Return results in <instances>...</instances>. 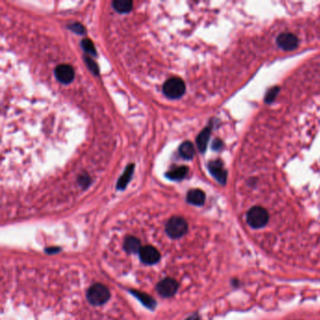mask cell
<instances>
[{
  "mask_svg": "<svg viewBox=\"0 0 320 320\" xmlns=\"http://www.w3.org/2000/svg\"><path fill=\"white\" fill-rule=\"evenodd\" d=\"M109 289L102 283H95L88 289L86 293L87 300L90 304L94 306H99L106 303L110 299Z\"/></svg>",
  "mask_w": 320,
  "mask_h": 320,
  "instance_id": "obj_1",
  "label": "cell"
},
{
  "mask_svg": "<svg viewBox=\"0 0 320 320\" xmlns=\"http://www.w3.org/2000/svg\"><path fill=\"white\" fill-rule=\"evenodd\" d=\"M188 231V223L185 221V219L174 216L168 220V222L165 225V232L170 238L172 239H179L180 237H183Z\"/></svg>",
  "mask_w": 320,
  "mask_h": 320,
  "instance_id": "obj_2",
  "label": "cell"
},
{
  "mask_svg": "<svg viewBox=\"0 0 320 320\" xmlns=\"http://www.w3.org/2000/svg\"><path fill=\"white\" fill-rule=\"evenodd\" d=\"M185 86L184 82L179 78V77H171L168 80L165 81L162 86L163 93L171 99L180 98L184 94Z\"/></svg>",
  "mask_w": 320,
  "mask_h": 320,
  "instance_id": "obj_3",
  "label": "cell"
},
{
  "mask_svg": "<svg viewBox=\"0 0 320 320\" xmlns=\"http://www.w3.org/2000/svg\"><path fill=\"white\" fill-rule=\"evenodd\" d=\"M269 221L267 210L261 207H254L247 213V222L253 228H261Z\"/></svg>",
  "mask_w": 320,
  "mask_h": 320,
  "instance_id": "obj_4",
  "label": "cell"
},
{
  "mask_svg": "<svg viewBox=\"0 0 320 320\" xmlns=\"http://www.w3.org/2000/svg\"><path fill=\"white\" fill-rule=\"evenodd\" d=\"M139 257L141 261L146 265L156 264L160 259V252L151 245L142 247L139 252Z\"/></svg>",
  "mask_w": 320,
  "mask_h": 320,
  "instance_id": "obj_5",
  "label": "cell"
},
{
  "mask_svg": "<svg viewBox=\"0 0 320 320\" xmlns=\"http://www.w3.org/2000/svg\"><path fill=\"white\" fill-rule=\"evenodd\" d=\"M179 283L172 278H165L157 284V291L161 297L170 298L177 293Z\"/></svg>",
  "mask_w": 320,
  "mask_h": 320,
  "instance_id": "obj_6",
  "label": "cell"
},
{
  "mask_svg": "<svg viewBox=\"0 0 320 320\" xmlns=\"http://www.w3.org/2000/svg\"><path fill=\"white\" fill-rule=\"evenodd\" d=\"M55 75L60 83H71L74 78V68L69 64H60L56 68Z\"/></svg>",
  "mask_w": 320,
  "mask_h": 320,
  "instance_id": "obj_7",
  "label": "cell"
},
{
  "mask_svg": "<svg viewBox=\"0 0 320 320\" xmlns=\"http://www.w3.org/2000/svg\"><path fill=\"white\" fill-rule=\"evenodd\" d=\"M277 44L285 51H292L297 48L299 40L292 33H282L277 38Z\"/></svg>",
  "mask_w": 320,
  "mask_h": 320,
  "instance_id": "obj_8",
  "label": "cell"
},
{
  "mask_svg": "<svg viewBox=\"0 0 320 320\" xmlns=\"http://www.w3.org/2000/svg\"><path fill=\"white\" fill-rule=\"evenodd\" d=\"M209 172L219 181L221 184L226 182V171L223 168L222 160H215L210 161L209 163Z\"/></svg>",
  "mask_w": 320,
  "mask_h": 320,
  "instance_id": "obj_9",
  "label": "cell"
},
{
  "mask_svg": "<svg viewBox=\"0 0 320 320\" xmlns=\"http://www.w3.org/2000/svg\"><path fill=\"white\" fill-rule=\"evenodd\" d=\"M205 193L199 189L191 190L187 194V201L195 206H202L205 203Z\"/></svg>",
  "mask_w": 320,
  "mask_h": 320,
  "instance_id": "obj_10",
  "label": "cell"
},
{
  "mask_svg": "<svg viewBox=\"0 0 320 320\" xmlns=\"http://www.w3.org/2000/svg\"><path fill=\"white\" fill-rule=\"evenodd\" d=\"M124 250L128 253V254H136L140 252L142 245L140 240L136 238V237H128L126 238L125 241H124Z\"/></svg>",
  "mask_w": 320,
  "mask_h": 320,
  "instance_id": "obj_11",
  "label": "cell"
},
{
  "mask_svg": "<svg viewBox=\"0 0 320 320\" xmlns=\"http://www.w3.org/2000/svg\"><path fill=\"white\" fill-rule=\"evenodd\" d=\"M210 132H211V128L207 127L199 134V136H197V148L201 152H205V150L207 149L209 136H210Z\"/></svg>",
  "mask_w": 320,
  "mask_h": 320,
  "instance_id": "obj_12",
  "label": "cell"
},
{
  "mask_svg": "<svg viewBox=\"0 0 320 320\" xmlns=\"http://www.w3.org/2000/svg\"><path fill=\"white\" fill-rule=\"evenodd\" d=\"M134 169H135V165L134 164H130L126 167L125 171H124L122 176L120 178L118 183H117V188L118 190H124L126 188L127 184L129 183L133 173H134Z\"/></svg>",
  "mask_w": 320,
  "mask_h": 320,
  "instance_id": "obj_13",
  "label": "cell"
},
{
  "mask_svg": "<svg viewBox=\"0 0 320 320\" xmlns=\"http://www.w3.org/2000/svg\"><path fill=\"white\" fill-rule=\"evenodd\" d=\"M180 154L181 155L182 158H184L186 160H192L195 156L194 145L189 141L183 142L180 147Z\"/></svg>",
  "mask_w": 320,
  "mask_h": 320,
  "instance_id": "obj_14",
  "label": "cell"
},
{
  "mask_svg": "<svg viewBox=\"0 0 320 320\" xmlns=\"http://www.w3.org/2000/svg\"><path fill=\"white\" fill-rule=\"evenodd\" d=\"M133 1L130 0H115L113 2L114 9L119 13H129L133 8Z\"/></svg>",
  "mask_w": 320,
  "mask_h": 320,
  "instance_id": "obj_15",
  "label": "cell"
},
{
  "mask_svg": "<svg viewBox=\"0 0 320 320\" xmlns=\"http://www.w3.org/2000/svg\"><path fill=\"white\" fill-rule=\"evenodd\" d=\"M187 173H188V168L186 166H179L168 171L166 174V177L173 180H180L185 178Z\"/></svg>",
  "mask_w": 320,
  "mask_h": 320,
  "instance_id": "obj_16",
  "label": "cell"
},
{
  "mask_svg": "<svg viewBox=\"0 0 320 320\" xmlns=\"http://www.w3.org/2000/svg\"><path fill=\"white\" fill-rule=\"evenodd\" d=\"M82 47H83L84 50H85L86 52H87V53H89V54H91V55H93V56H96V48H95L93 42H92L90 40H88V39H84V40H82Z\"/></svg>",
  "mask_w": 320,
  "mask_h": 320,
  "instance_id": "obj_17",
  "label": "cell"
},
{
  "mask_svg": "<svg viewBox=\"0 0 320 320\" xmlns=\"http://www.w3.org/2000/svg\"><path fill=\"white\" fill-rule=\"evenodd\" d=\"M278 93H279V88L278 87H273V88L270 89L269 92L266 95V99H265L266 102H271V101H273Z\"/></svg>",
  "mask_w": 320,
  "mask_h": 320,
  "instance_id": "obj_18",
  "label": "cell"
},
{
  "mask_svg": "<svg viewBox=\"0 0 320 320\" xmlns=\"http://www.w3.org/2000/svg\"><path fill=\"white\" fill-rule=\"evenodd\" d=\"M85 60H86V64H87V66H88L89 70H90V71H91L93 74H98V65L96 64V62L94 61V60H92L91 59L87 58V57L85 58Z\"/></svg>",
  "mask_w": 320,
  "mask_h": 320,
  "instance_id": "obj_19",
  "label": "cell"
},
{
  "mask_svg": "<svg viewBox=\"0 0 320 320\" xmlns=\"http://www.w3.org/2000/svg\"><path fill=\"white\" fill-rule=\"evenodd\" d=\"M69 27L71 28V30H73L74 32L78 33V34H83L84 33V26L79 24V23H74L73 25H69Z\"/></svg>",
  "mask_w": 320,
  "mask_h": 320,
  "instance_id": "obj_20",
  "label": "cell"
},
{
  "mask_svg": "<svg viewBox=\"0 0 320 320\" xmlns=\"http://www.w3.org/2000/svg\"><path fill=\"white\" fill-rule=\"evenodd\" d=\"M222 142L220 140H215L214 144L212 145V148L215 150H219L220 148H222Z\"/></svg>",
  "mask_w": 320,
  "mask_h": 320,
  "instance_id": "obj_21",
  "label": "cell"
},
{
  "mask_svg": "<svg viewBox=\"0 0 320 320\" xmlns=\"http://www.w3.org/2000/svg\"><path fill=\"white\" fill-rule=\"evenodd\" d=\"M188 320H197V317H194V318H192V319H189Z\"/></svg>",
  "mask_w": 320,
  "mask_h": 320,
  "instance_id": "obj_22",
  "label": "cell"
}]
</instances>
